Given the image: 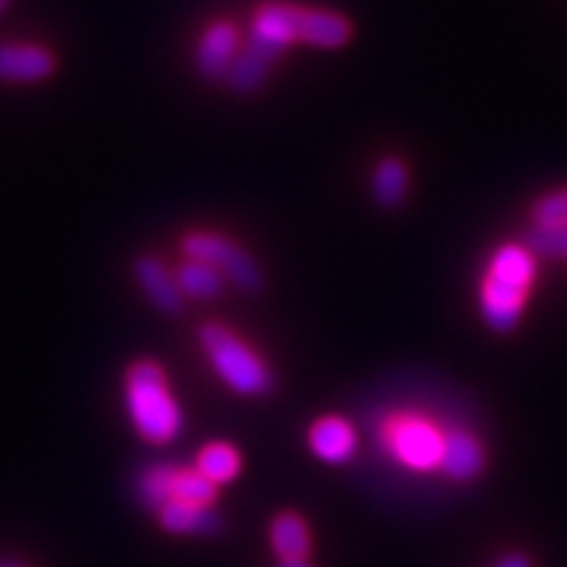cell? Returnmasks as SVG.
<instances>
[{"label": "cell", "mask_w": 567, "mask_h": 567, "mask_svg": "<svg viewBox=\"0 0 567 567\" xmlns=\"http://www.w3.org/2000/svg\"><path fill=\"white\" fill-rule=\"evenodd\" d=\"M534 276L536 260L528 247L505 245L494 252L488 276L481 287V313L494 331L507 334L520 323Z\"/></svg>", "instance_id": "1"}, {"label": "cell", "mask_w": 567, "mask_h": 567, "mask_svg": "<svg viewBox=\"0 0 567 567\" xmlns=\"http://www.w3.org/2000/svg\"><path fill=\"white\" fill-rule=\"evenodd\" d=\"M126 410L145 442L168 444L182 434L184 415L161 365L142 360L126 373Z\"/></svg>", "instance_id": "2"}, {"label": "cell", "mask_w": 567, "mask_h": 567, "mask_svg": "<svg viewBox=\"0 0 567 567\" xmlns=\"http://www.w3.org/2000/svg\"><path fill=\"white\" fill-rule=\"evenodd\" d=\"M200 344L224 384L237 394H266L274 386L268 365L226 326L205 323L200 329Z\"/></svg>", "instance_id": "3"}, {"label": "cell", "mask_w": 567, "mask_h": 567, "mask_svg": "<svg viewBox=\"0 0 567 567\" xmlns=\"http://www.w3.org/2000/svg\"><path fill=\"white\" fill-rule=\"evenodd\" d=\"M182 247L189 260H200V264L213 266L216 271L224 274V279H229L243 292H260V287H264V271H260L258 264L243 247L229 243L226 237L203 231L189 234Z\"/></svg>", "instance_id": "4"}, {"label": "cell", "mask_w": 567, "mask_h": 567, "mask_svg": "<svg viewBox=\"0 0 567 567\" xmlns=\"http://www.w3.org/2000/svg\"><path fill=\"white\" fill-rule=\"evenodd\" d=\"M389 452L413 471H434L442 465L444 434L425 417H396L386 429Z\"/></svg>", "instance_id": "5"}, {"label": "cell", "mask_w": 567, "mask_h": 567, "mask_svg": "<svg viewBox=\"0 0 567 567\" xmlns=\"http://www.w3.org/2000/svg\"><path fill=\"white\" fill-rule=\"evenodd\" d=\"M297 13L300 6L289 3H266L255 17L250 42L245 45L247 53L258 55L260 61L271 63L292 45L297 38Z\"/></svg>", "instance_id": "6"}, {"label": "cell", "mask_w": 567, "mask_h": 567, "mask_svg": "<svg viewBox=\"0 0 567 567\" xmlns=\"http://www.w3.org/2000/svg\"><path fill=\"white\" fill-rule=\"evenodd\" d=\"M237 30L229 21H216L203 32L197 45V71L205 80H224L237 61Z\"/></svg>", "instance_id": "7"}, {"label": "cell", "mask_w": 567, "mask_h": 567, "mask_svg": "<svg viewBox=\"0 0 567 567\" xmlns=\"http://www.w3.org/2000/svg\"><path fill=\"white\" fill-rule=\"evenodd\" d=\"M308 442H310V450H313V455L331 465L347 463V460L354 455V450H358L354 429L344 421V417H337V415L316 421L308 434Z\"/></svg>", "instance_id": "8"}, {"label": "cell", "mask_w": 567, "mask_h": 567, "mask_svg": "<svg viewBox=\"0 0 567 567\" xmlns=\"http://www.w3.org/2000/svg\"><path fill=\"white\" fill-rule=\"evenodd\" d=\"M55 69L53 55L40 45H0V82H40Z\"/></svg>", "instance_id": "9"}, {"label": "cell", "mask_w": 567, "mask_h": 567, "mask_svg": "<svg viewBox=\"0 0 567 567\" xmlns=\"http://www.w3.org/2000/svg\"><path fill=\"white\" fill-rule=\"evenodd\" d=\"M134 276H137V284L142 287V292L147 295L155 308L163 310V313L174 316L179 313L182 305H184V295L176 284V276H172L166 271V266L161 264L158 258H140L134 264Z\"/></svg>", "instance_id": "10"}, {"label": "cell", "mask_w": 567, "mask_h": 567, "mask_svg": "<svg viewBox=\"0 0 567 567\" xmlns=\"http://www.w3.org/2000/svg\"><path fill=\"white\" fill-rule=\"evenodd\" d=\"M442 471L455 481H471L484 471V450L467 431H446L442 446Z\"/></svg>", "instance_id": "11"}, {"label": "cell", "mask_w": 567, "mask_h": 567, "mask_svg": "<svg viewBox=\"0 0 567 567\" xmlns=\"http://www.w3.org/2000/svg\"><path fill=\"white\" fill-rule=\"evenodd\" d=\"M352 27L342 13L300 9L297 13V38L316 48H342L350 40Z\"/></svg>", "instance_id": "12"}, {"label": "cell", "mask_w": 567, "mask_h": 567, "mask_svg": "<svg viewBox=\"0 0 567 567\" xmlns=\"http://www.w3.org/2000/svg\"><path fill=\"white\" fill-rule=\"evenodd\" d=\"M161 526L168 534H193L208 536L221 528V517L203 505H184V502H168L161 507Z\"/></svg>", "instance_id": "13"}, {"label": "cell", "mask_w": 567, "mask_h": 567, "mask_svg": "<svg viewBox=\"0 0 567 567\" xmlns=\"http://www.w3.org/2000/svg\"><path fill=\"white\" fill-rule=\"evenodd\" d=\"M271 547L279 559H305L310 551V530L295 513H281L271 523Z\"/></svg>", "instance_id": "14"}, {"label": "cell", "mask_w": 567, "mask_h": 567, "mask_svg": "<svg viewBox=\"0 0 567 567\" xmlns=\"http://www.w3.org/2000/svg\"><path fill=\"white\" fill-rule=\"evenodd\" d=\"M408 195V166L400 158H386L373 172V197L384 208H396Z\"/></svg>", "instance_id": "15"}, {"label": "cell", "mask_w": 567, "mask_h": 567, "mask_svg": "<svg viewBox=\"0 0 567 567\" xmlns=\"http://www.w3.org/2000/svg\"><path fill=\"white\" fill-rule=\"evenodd\" d=\"M224 274L216 271V268L208 264H200V260H187L176 274V284H179L182 295L197 297V300H210V297H218L224 289Z\"/></svg>", "instance_id": "16"}, {"label": "cell", "mask_w": 567, "mask_h": 567, "mask_svg": "<svg viewBox=\"0 0 567 567\" xmlns=\"http://www.w3.org/2000/svg\"><path fill=\"white\" fill-rule=\"evenodd\" d=\"M197 471L203 473L210 484H226L239 473V455L229 444H208L197 457Z\"/></svg>", "instance_id": "17"}, {"label": "cell", "mask_w": 567, "mask_h": 567, "mask_svg": "<svg viewBox=\"0 0 567 567\" xmlns=\"http://www.w3.org/2000/svg\"><path fill=\"white\" fill-rule=\"evenodd\" d=\"M174 478H176V467L172 465H153L147 467L145 476L140 481V494L142 502L147 507H166L168 502L174 499Z\"/></svg>", "instance_id": "18"}, {"label": "cell", "mask_w": 567, "mask_h": 567, "mask_svg": "<svg viewBox=\"0 0 567 567\" xmlns=\"http://www.w3.org/2000/svg\"><path fill=\"white\" fill-rule=\"evenodd\" d=\"M213 499H216V484H210L200 471H176L172 502L210 507Z\"/></svg>", "instance_id": "19"}, {"label": "cell", "mask_w": 567, "mask_h": 567, "mask_svg": "<svg viewBox=\"0 0 567 567\" xmlns=\"http://www.w3.org/2000/svg\"><path fill=\"white\" fill-rule=\"evenodd\" d=\"M528 250L544 258H567V226H538L528 231Z\"/></svg>", "instance_id": "20"}, {"label": "cell", "mask_w": 567, "mask_h": 567, "mask_svg": "<svg viewBox=\"0 0 567 567\" xmlns=\"http://www.w3.org/2000/svg\"><path fill=\"white\" fill-rule=\"evenodd\" d=\"M534 224L538 226H567V189L542 197L534 205Z\"/></svg>", "instance_id": "21"}, {"label": "cell", "mask_w": 567, "mask_h": 567, "mask_svg": "<svg viewBox=\"0 0 567 567\" xmlns=\"http://www.w3.org/2000/svg\"><path fill=\"white\" fill-rule=\"evenodd\" d=\"M494 567H530V559L523 555H505L502 559H496Z\"/></svg>", "instance_id": "22"}, {"label": "cell", "mask_w": 567, "mask_h": 567, "mask_svg": "<svg viewBox=\"0 0 567 567\" xmlns=\"http://www.w3.org/2000/svg\"><path fill=\"white\" fill-rule=\"evenodd\" d=\"M279 567H310L308 559H281Z\"/></svg>", "instance_id": "23"}, {"label": "cell", "mask_w": 567, "mask_h": 567, "mask_svg": "<svg viewBox=\"0 0 567 567\" xmlns=\"http://www.w3.org/2000/svg\"><path fill=\"white\" fill-rule=\"evenodd\" d=\"M0 567H24V565H17V563H0Z\"/></svg>", "instance_id": "24"}, {"label": "cell", "mask_w": 567, "mask_h": 567, "mask_svg": "<svg viewBox=\"0 0 567 567\" xmlns=\"http://www.w3.org/2000/svg\"><path fill=\"white\" fill-rule=\"evenodd\" d=\"M0 3H3V0H0Z\"/></svg>", "instance_id": "25"}]
</instances>
